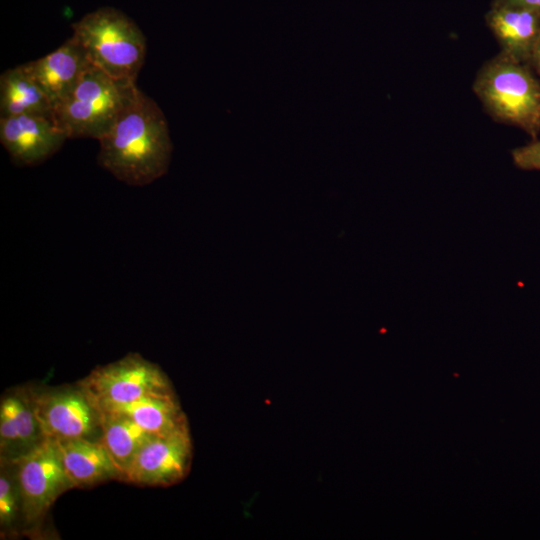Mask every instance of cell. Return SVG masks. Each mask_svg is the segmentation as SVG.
<instances>
[{"label":"cell","mask_w":540,"mask_h":540,"mask_svg":"<svg viewBox=\"0 0 540 540\" xmlns=\"http://www.w3.org/2000/svg\"><path fill=\"white\" fill-rule=\"evenodd\" d=\"M98 141L99 165L128 185H148L168 170L172 142L165 115L139 89Z\"/></svg>","instance_id":"cell-1"},{"label":"cell","mask_w":540,"mask_h":540,"mask_svg":"<svg viewBox=\"0 0 540 540\" xmlns=\"http://www.w3.org/2000/svg\"><path fill=\"white\" fill-rule=\"evenodd\" d=\"M472 90L494 121L517 127L537 139L540 81L530 65L499 52L478 70Z\"/></svg>","instance_id":"cell-2"},{"label":"cell","mask_w":540,"mask_h":540,"mask_svg":"<svg viewBox=\"0 0 540 540\" xmlns=\"http://www.w3.org/2000/svg\"><path fill=\"white\" fill-rule=\"evenodd\" d=\"M72 37L91 65L118 81L135 82L146 54V39L121 11L104 7L72 24Z\"/></svg>","instance_id":"cell-3"},{"label":"cell","mask_w":540,"mask_h":540,"mask_svg":"<svg viewBox=\"0 0 540 540\" xmlns=\"http://www.w3.org/2000/svg\"><path fill=\"white\" fill-rule=\"evenodd\" d=\"M137 91L135 82L115 80L90 65L53 114L69 139L99 140Z\"/></svg>","instance_id":"cell-4"},{"label":"cell","mask_w":540,"mask_h":540,"mask_svg":"<svg viewBox=\"0 0 540 540\" xmlns=\"http://www.w3.org/2000/svg\"><path fill=\"white\" fill-rule=\"evenodd\" d=\"M11 463L21 495L23 532H35L55 500L76 487L67 474L58 442L54 439L46 438Z\"/></svg>","instance_id":"cell-5"},{"label":"cell","mask_w":540,"mask_h":540,"mask_svg":"<svg viewBox=\"0 0 540 540\" xmlns=\"http://www.w3.org/2000/svg\"><path fill=\"white\" fill-rule=\"evenodd\" d=\"M29 388L46 438L100 440L101 410L78 382L72 386Z\"/></svg>","instance_id":"cell-6"},{"label":"cell","mask_w":540,"mask_h":540,"mask_svg":"<svg viewBox=\"0 0 540 540\" xmlns=\"http://www.w3.org/2000/svg\"><path fill=\"white\" fill-rule=\"evenodd\" d=\"M78 383L99 408L173 392L162 369L138 353H128L119 360L94 368Z\"/></svg>","instance_id":"cell-7"},{"label":"cell","mask_w":540,"mask_h":540,"mask_svg":"<svg viewBox=\"0 0 540 540\" xmlns=\"http://www.w3.org/2000/svg\"><path fill=\"white\" fill-rule=\"evenodd\" d=\"M192 439L188 422L163 435H154L139 450L124 481L145 486H170L189 473Z\"/></svg>","instance_id":"cell-8"},{"label":"cell","mask_w":540,"mask_h":540,"mask_svg":"<svg viewBox=\"0 0 540 540\" xmlns=\"http://www.w3.org/2000/svg\"><path fill=\"white\" fill-rule=\"evenodd\" d=\"M69 139L54 114L0 117V141L18 165H37Z\"/></svg>","instance_id":"cell-9"},{"label":"cell","mask_w":540,"mask_h":540,"mask_svg":"<svg viewBox=\"0 0 540 540\" xmlns=\"http://www.w3.org/2000/svg\"><path fill=\"white\" fill-rule=\"evenodd\" d=\"M46 439L29 386L5 391L0 401V462H12Z\"/></svg>","instance_id":"cell-10"},{"label":"cell","mask_w":540,"mask_h":540,"mask_svg":"<svg viewBox=\"0 0 540 540\" xmlns=\"http://www.w3.org/2000/svg\"><path fill=\"white\" fill-rule=\"evenodd\" d=\"M25 65L49 98L54 111L70 95L91 64L81 46L71 37L53 52Z\"/></svg>","instance_id":"cell-11"},{"label":"cell","mask_w":540,"mask_h":540,"mask_svg":"<svg viewBox=\"0 0 540 540\" xmlns=\"http://www.w3.org/2000/svg\"><path fill=\"white\" fill-rule=\"evenodd\" d=\"M485 21L502 53L530 65L540 34V12L511 5H491Z\"/></svg>","instance_id":"cell-12"},{"label":"cell","mask_w":540,"mask_h":540,"mask_svg":"<svg viewBox=\"0 0 540 540\" xmlns=\"http://www.w3.org/2000/svg\"><path fill=\"white\" fill-rule=\"evenodd\" d=\"M57 442L75 487L93 486L112 479L124 480L123 473L100 440L76 438Z\"/></svg>","instance_id":"cell-13"},{"label":"cell","mask_w":540,"mask_h":540,"mask_svg":"<svg viewBox=\"0 0 540 540\" xmlns=\"http://www.w3.org/2000/svg\"><path fill=\"white\" fill-rule=\"evenodd\" d=\"M100 409L121 413L152 435L167 434L188 422L174 392L151 394Z\"/></svg>","instance_id":"cell-14"},{"label":"cell","mask_w":540,"mask_h":540,"mask_svg":"<svg viewBox=\"0 0 540 540\" xmlns=\"http://www.w3.org/2000/svg\"><path fill=\"white\" fill-rule=\"evenodd\" d=\"M24 114H53L49 98L25 64L0 77V117Z\"/></svg>","instance_id":"cell-15"},{"label":"cell","mask_w":540,"mask_h":540,"mask_svg":"<svg viewBox=\"0 0 540 540\" xmlns=\"http://www.w3.org/2000/svg\"><path fill=\"white\" fill-rule=\"evenodd\" d=\"M101 410V437L114 463L124 475L141 447L154 435L145 431L129 417ZM124 481V480H123Z\"/></svg>","instance_id":"cell-16"},{"label":"cell","mask_w":540,"mask_h":540,"mask_svg":"<svg viewBox=\"0 0 540 540\" xmlns=\"http://www.w3.org/2000/svg\"><path fill=\"white\" fill-rule=\"evenodd\" d=\"M23 527V510L16 472L11 462H0L1 536H15Z\"/></svg>","instance_id":"cell-17"},{"label":"cell","mask_w":540,"mask_h":540,"mask_svg":"<svg viewBox=\"0 0 540 540\" xmlns=\"http://www.w3.org/2000/svg\"><path fill=\"white\" fill-rule=\"evenodd\" d=\"M512 160L516 167L522 170H540V140L513 149Z\"/></svg>","instance_id":"cell-18"},{"label":"cell","mask_w":540,"mask_h":540,"mask_svg":"<svg viewBox=\"0 0 540 540\" xmlns=\"http://www.w3.org/2000/svg\"><path fill=\"white\" fill-rule=\"evenodd\" d=\"M491 5H511L540 12V0H493Z\"/></svg>","instance_id":"cell-19"},{"label":"cell","mask_w":540,"mask_h":540,"mask_svg":"<svg viewBox=\"0 0 540 540\" xmlns=\"http://www.w3.org/2000/svg\"><path fill=\"white\" fill-rule=\"evenodd\" d=\"M530 66L540 76V34L532 52V56L530 59Z\"/></svg>","instance_id":"cell-20"}]
</instances>
